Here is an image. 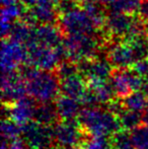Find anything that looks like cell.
Wrapping results in <instances>:
<instances>
[{"label": "cell", "instance_id": "obj_1", "mask_svg": "<svg viewBox=\"0 0 148 149\" xmlns=\"http://www.w3.org/2000/svg\"><path fill=\"white\" fill-rule=\"evenodd\" d=\"M26 81L28 95L38 102H53L59 96L61 90L58 76L36 67L22 68L19 71Z\"/></svg>", "mask_w": 148, "mask_h": 149}, {"label": "cell", "instance_id": "obj_2", "mask_svg": "<svg viewBox=\"0 0 148 149\" xmlns=\"http://www.w3.org/2000/svg\"><path fill=\"white\" fill-rule=\"evenodd\" d=\"M78 122L83 132L88 135L112 137L122 129L118 116L115 113L97 107L82 109Z\"/></svg>", "mask_w": 148, "mask_h": 149}, {"label": "cell", "instance_id": "obj_3", "mask_svg": "<svg viewBox=\"0 0 148 149\" xmlns=\"http://www.w3.org/2000/svg\"><path fill=\"white\" fill-rule=\"evenodd\" d=\"M52 127L32 121L22 127V137L31 149H50L54 143Z\"/></svg>", "mask_w": 148, "mask_h": 149}, {"label": "cell", "instance_id": "obj_4", "mask_svg": "<svg viewBox=\"0 0 148 149\" xmlns=\"http://www.w3.org/2000/svg\"><path fill=\"white\" fill-rule=\"evenodd\" d=\"M111 84L118 97L124 98L134 91H140L142 88L144 79L134 70L117 69L113 71L111 76Z\"/></svg>", "mask_w": 148, "mask_h": 149}, {"label": "cell", "instance_id": "obj_5", "mask_svg": "<svg viewBox=\"0 0 148 149\" xmlns=\"http://www.w3.org/2000/svg\"><path fill=\"white\" fill-rule=\"evenodd\" d=\"M53 139L61 149L73 147L82 143L84 133L79 122L62 121L53 126Z\"/></svg>", "mask_w": 148, "mask_h": 149}, {"label": "cell", "instance_id": "obj_6", "mask_svg": "<svg viewBox=\"0 0 148 149\" xmlns=\"http://www.w3.org/2000/svg\"><path fill=\"white\" fill-rule=\"evenodd\" d=\"M26 95V81L19 72L2 73V100L4 104H10Z\"/></svg>", "mask_w": 148, "mask_h": 149}, {"label": "cell", "instance_id": "obj_7", "mask_svg": "<svg viewBox=\"0 0 148 149\" xmlns=\"http://www.w3.org/2000/svg\"><path fill=\"white\" fill-rule=\"evenodd\" d=\"M8 119L12 120L19 126H24L34 121L37 102L31 96L26 95L10 104H5Z\"/></svg>", "mask_w": 148, "mask_h": 149}, {"label": "cell", "instance_id": "obj_8", "mask_svg": "<svg viewBox=\"0 0 148 149\" xmlns=\"http://www.w3.org/2000/svg\"><path fill=\"white\" fill-rule=\"evenodd\" d=\"M26 60H28V53L24 51L18 42L3 44L1 52L2 73L15 71V69Z\"/></svg>", "mask_w": 148, "mask_h": 149}, {"label": "cell", "instance_id": "obj_9", "mask_svg": "<svg viewBox=\"0 0 148 149\" xmlns=\"http://www.w3.org/2000/svg\"><path fill=\"white\" fill-rule=\"evenodd\" d=\"M80 73L86 77V80L91 79H101V80H109L112 76L113 69L112 64L106 60H83L80 63V68H78Z\"/></svg>", "mask_w": 148, "mask_h": 149}, {"label": "cell", "instance_id": "obj_10", "mask_svg": "<svg viewBox=\"0 0 148 149\" xmlns=\"http://www.w3.org/2000/svg\"><path fill=\"white\" fill-rule=\"evenodd\" d=\"M110 62L117 69H125L138 62L135 52L130 44H120L111 49L109 53Z\"/></svg>", "mask_w": 148, "mask_h": 149}, {"label": "cell", "instance_id": "obj_11", "mask_svg": "<svg viewBox=\"0 0 148 149\" xmlns=\"http://www.w3.org/2000/svg\"><path fill=\"white\" fill-rule=\"evenodd\" d=\"M58 116L61 121H75L80 115L82 104L76 98L68 95H60L55 102Z\"/></svg>", "mask_w": 148, "mask_h": 149}, {"label": "cell", "instance_id": "obj_12", "mask_svg": "<svg viewBox=\"0 0 148 149\" xmlns=\"http://www.w3.org/2000/svg\"><path fill=\"white\" fill-rule=\"evenodd\" d=\"M60 85H61V91L65 95L76 98L79 102L82 100L88 88L86 81L83 80L80 72L61 79Z\"/></svg>", "mask_w": 148, "mask_h": 149}, {"label": "cell", "instance_id": "obj_13", "mask_svg": "<svg viewBox=\"0 0 148 149\" xmlns=\"http://www.w3.org/2000/svg\"><path fill=\"white\" fill-rule=\"evenodd\" d=\"M58 116L56 104L53 102H43V104H37L36 110H35L34 121L39 124L45 126H52L55 125Z\"/></svg>", "mask_w": 148, "mask_h": 149}, {"label": "cell", "instance_id": "obj_14", "mask_svg": "<svg viewBox=\"0 0 148 149\" xmlns=\"http://www.w3.org/2000/svg\"><path fill=\"white\" fill-rule=\"evenodd\" d=\"M117 116L119 118L122 129L127 131H133L139 126L143 125L142 113L134 112L124 108Z\"/></svg>", "mask_w": 148, "mask_h": 149}, {"label": "cell", "instance_id": "obj_15", "mask_svg": "<svg viewBox=\"0 0 148 149\" xmlns=\"http://www.w3.org/2000/svg\"><path fill=\"white\" fill-rule=\"evenodd\" d=\"M148 97L142 91H134L122 98V104L125 109L134 112L143 113L147 104Z\"/></svg>", "mask_w": 148, "mask_h": 149}, {"label": "cell", "instance_id": "obj_16", "mask_svg": "<svg viewBox=\"0 0 148 149\" xmlns=\"http://www.w3.org/2000/svg\"><path fill=\"white\" fill-rule=\"evenodd\" d=\"M82 149H113L112 139L108 136L88 135L83 139Z\"/></svg>", "mask_w": 148, "mask_h": 149}, {"label": "cell", "instance_id": "obj_17", "mask_svg": "<svg viewBox=\"0 0 148 149\" xmlns=\"http://www.w3.org/2000/svg\"><path fill=\"white\" fill-rule=\"evenodd\" d=\"M113 149H135L131 131L120 130L111 137Z\"/></svg>", "mask_w": 148, "mask_h": 149}, {"label": "cell", "instance_id": "obj_18", "mask_svg": "<svg viewBox=\"0 0 148 149\" xmlns=\"http://www.w3.org/2000/svg\"><path fill=\"white\" fill-rule=\"evenodd\" d=\"M2 139L10 141L22 136V126L16 124L10 119H3L1 125Z\"/></svg>", "mask_w": 148, "mask_h": 149}, {"label": "cell", "instance_id": "obj_19", "mask_svg": "<svg viewBox=\"0 0 148 149\" xmlns=\"http://www.w3.org/2000/svg\"><path fill=\"white\" fill-rule=\"evenodd\" d=\"M135 149H148V126L141 125L131 131Z\"/></svg>", "mask_w": 148, "mask_h": 149}, {"label": "cell", "instance_id": "obj_20", "mask_svg": "<svg viewBox=\"0 0 148 149\" xmlns=\"http://www.w3.org/2000/svg\"><path fill=\"white\" fill-rule=\"evenodd\" d=\"M110 29L114 31L115 33H129L132 31V22L127 18H124L121 15H115L110 18L109 22Z\"/></svg>", "mask_w": 148, "mask_h": 149}, {"label": "cell", "instance_id": "obj_21", "mask_svg": "<svg viewBox=\"0 0 148 149\" xmlns=\"http://www.w3.org/2000/svg\"><path fill=\"white\" fill-rule=\"evenodd\" d=\"M2 140L5 141L7 149H31L22 136L15 138V139L10 140V141H7V140H5V139H2Z\"/></svg>", "mask_w": 148, "mask_h": 149}, {"label": "cell", "instance_id": "obj_22", "mask_svg": "<svg viewBox=\"0 0 148 149\" xmlns=\"http://www.w3.org/2000/svg\"><path fill=\"white\" fill-rule=\"evenodd\" d=\"M133 70L138 73L143 79H148V60H140L135 63Z\"/></svg>", "mask_w": 148, "mask_h": 149}, {"label": "cell", "instance_id": "obj_23", "mask_svg": "<svg viewBox=\"0 0 148 149\" xmlns=\"http://www.w3.org/2000/svg\"><path fill=\"white\" fill-rule=\"evenodd\" d=\"M139 13L140 16L143 17L144 19H148V0L147 1H143L142 3L139 5Z\"/></svg>", "mask_w": 148, "mask_h": 149}, {"label": "cell", "instance_id": "obj_24", "mask_svg": "<svg viewBox=\"0 0 148 149\" xmlns=\"http://www.w3.org/2000/svg\"><path fill=\"white\" fill-rule=\"evenodd\" d=\"M142 121H143V125L148 126V100H147V104L145 107L144 112L142 113Z\"/></svg>", "mask_w": 148, "mask_h": 149}, {"label": "cell", "instance_id": "obj_25", "mask_svg": "<svg viewBox=\"0 0 148 149\" xmlns=\"http://www.w3.org/2000/svg\"><path fill=\"white\" fill-rule=\"evenodd\" d=\"M140 91H142L148 97V79H144V82H143L142 88H141Z\"/></svg>", "mask_w": 148, "mask_h": 149}, {"label": "cell", "instance_id": "obj_26", "mask_svg": "<svg viewBox=\"0 0 148 149\" xmlns=\"http://www.w3.org/2000/svg\"><path fill=\"white\" fill-rule=\"evenodd\" d=\"M63 149H80V148H78L77 146H73V147H68V148H63ZM82 149V148H81Z\"/></svg>", "mask_w": 148, "mask_h": 149}, {"label": "cell", "instance_id": "obj_27", "mask_svg": "<svg viewBox=\"0 0 148 149\" xmlns=\"http://www.w3.org/2000/svg\"><path fill=\"white\" fill-rule=\"evenodd\" d=\"M24 2H26V3H32L33 1H35V0H24ZM33 3H34V2H33Z\"/></svg>", "mask_w": 148, "mask_h": 149}]
</instances>
